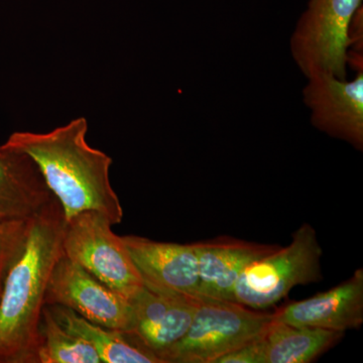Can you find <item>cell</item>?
<instances>
[{
	"mask_svg": "<svg viewBox=\"0 0 363 363\" xmlns=\"http://www.w3.org/2000/svg\"><path fill=\"white\" fill-rule=\"evenodd\" d=\"M65 228L56 197L28 221L25 243L0 292V363H37L45 293L64 255Z\"/></svg>",
	"mask_w": 363,
	"mask_h": 363,
	"instance_id": "cell-1",
	"label": "cell"
},
{
	"mask_svg": "<svg viewBox=\"0 0 363 363\" xmlns=\"http://www.w3.org/2000/svg\"><path fill=\"white\" fill-rule=\"evenodd\" d=\"M87 131V119L78 117L49 133L16 131L4 145L32 157L66 221L92 210L116 225L123 221V209L109 179L112 159L89 145Z\"/></svg>",
	"mask_w": 363,
	"mask_h": 363,
	"instance_id": "cell-2",
	"label": "cell"
},
{
	"mask_svg": "<svg viewBox=\"0 0 363 363\" xmlns=\"http://www.w3.org/2000/svg\"><path fill=\"white\" fill-rule=\"evenodd\" d=\"M322 255L316 231L309 223L302 224L288 247H279L245 267L234 291L235 302L267 310L295 286L321 281Z\"/></svg>",
	"mask_w": 363,
	"mask_h": 363,
	"instance_id": "cell-3",
	"label": "cell"
},
{
	"mask_svg": "<svg viewBox=\"0 0 363 363\" xmlns=\"http://www.w3.org/2000/svg\"><path fill=\"white\" fill-rule=\"evenodd\" d=\"M274 313L240 303L202 298L186 335L162 355L164 363H216L266 331Z\"/></svg>",
	"mask_w": 363,
	"mask_h": 363,
	"instance_id": "cell-4",
	"label": "cell"
},
{
	"mask_svg": "<svg viewBox=\"0 0 363 363\" xmlns=\"http://www.w3.org/2000/svg\"><path fill=\"white\" fill-rule=\"evenodd\" d=\"M360 9L362 0H309L291 38L294 61L306 78L347 79L350 26Z\"/></svg>",
	"mask_w": 363,
	"mask_h": 363,
	"instance_id": "cell-5",
	"label": "cell"
},
{
	"mask_svg": "<svg viewBox=\"0 0 363 363\" xmlns=\"http://www.w3.org/2000/svg\"><path fill=\"white\" fill-rule=\"evenodd\" d=\"M99 212L87 210L66 221L64 255L114 292L133 300L145 288L121 236Z\"/></svg>",
	"mask_w": 363,
	"mask_h": 363,
	"instance_id": "cell-6",
	"label": "cell"
},
{
	"mask_svg": "<svg viewBox=\"0 0 363 363\" xmlns=\"http://www.w3.org/2000/svg\"><path fill=\"white\" fill-rule=\"evenodd\" d=\"M45 305H61L91 323L131 335L135 316L130 300L63 255L57 262L45 293Z\"/></svg>",
	"mask_w": 363,
	"mask_h": 363,
	"instance_id": "cell-7",
	"label": "cell"
},
{
	"mask_svg": "<svg viewBox=\"0 0 363 363\" xmlns=\"http://www.w3.org/2000/svg\"><path fill=\"white\" fill-rule=\"evenodd\" d=\"M352 81L327 74L308 77L303 90L317 130L363 149V69Z\"/></svg>",
	"mask_w": 363,
	"mask_h": 363,
	"instance_id": "cell-8",
	"label": "cell"
},
{
	"mask_svg": "<svg viewBox=\"0 0 363 363\" xmlns=\"http://www.w3.org/2000/svg\"><path fill=\"white\" fill-rule=\"evenodd\" d=\"M143 285L159 293L198 297L199 272L195 243L161 242L142 236H121Z\"/></svg>",
	"mask_w": 363,
	"mask_h": 363,
	"instance_id": "cell-9",
	"label": "cell"
},
{
	"mask_svg": "<svg viewBox=\"0 0 363 363\" xmlns=\"http://www.w3.org/2000/svg\"><path fill=\"white\" fill-rule=\"evenodd\" d=\"M202 298L143 288L133 300L135 328L130 336L162 360L187 333ZM164 363V362H162Z\"/></svg>",
	"mask_w": 363,
	"mask_h": 363,
	"instance_id": "cell-10",
	"label": "cell"
},
{
	"mask_svg": "<svg viewBox=\"0 0 363 363\" xmlns=\"http://www.w3.org/2000/svg\"><path fill=\"white\" fill-rule=\"evenodd\" d=\"M274 319L293 326L344 332L363 323V269L324 293L284 306Z\"/></svg>",
	"mask_w": 363,
	"mask_h": 363,
	"instance_id": "cell-11",
	"label": "cell"
},
{
	"mask_svg": "<svg viewBox=\"0 0 363 363\" xmlns=\"http://www.w3.org/2000/svg\"><path fill=\"white\" fill-rule=\"evenodd\" d=\"M195 247L199 272L198 297L229 302H235L234 291L245 267L281 247L230 236L199 241Z\"/></svg>",
	"mask_w": 363,
	"mask_h": 363,
	"instance_id": "cell-12",
	"label": "cell"
},
{
	"mask_svg": "<svg viewBox=\"0 0 363 363\" xmlns=\"http://www.w3.org/2000/svg\"><path fill=\"white\" fill-rule=\"evenodd\" d=\"M54 198L32 157L0 145V220H28Z\"/></svg>",
	"mask_w": 363,
	"mask_h": 363,
	"instance_id": "cell-13",
	"label": "cell"
},
{
	"mask_svg": "<svg viewBox=\"0 0 363 363\" xmlns=\"http://www.w3.org/2000/svg\"><path fill=\"white\" fill-rule=\"evenodd\" d=\"M344 332L293 326L272 320L262 334L266 363H309L333 347Z\"/></svg>",
	"mask_w": 363,
	"mask_h": 363,
	"instance_id": "cell-14",
	"label": "cell"
},
{
	"mask_svg": "<svg viewBox=\"0 0 363 363\" xmlns=\"http://www.w3.org/2000/svg\"><path fill=\"white\" fill-rule=\"evenodd\" d=\"M47 306L52 317L63 328L94 348L102 363H162L154 353L130 343L126 339V334L91 323L64 306Z\"/></svg>",
	"mask_w": 363,
	"mask_h": 363,
	"instance_id": "cell-15",
	"label": "cell"
},
{
	"mask_svg": "<svg viewBox=\"0 0 363 363\" xmlns=\"http://www.w3.org/2000/svg\"><path fill=\"white\" fill-rule=\"evenodd\" d=\"M37 363H102L89 343L61 326L45 305Z\"/></svg>",
	"mask_w": 363,
	"mask_h": 363,
	"instance_id": "cell-16",
	"label": "cell"
},
{
	"mask_svg": "<svg viewBox=\"0 0 363 363\" xmlns=\"http://www.w3.org/2000/svg\"><path fill=\"white\" fill-rule=\"evenodd\" d=\"M28 220H0V288L28 234Z\"/></svg>",
	"mask_w": 363,
	"mask_h": 363,
	"instance_id": "cell-17",
	"label": "cell"
},
{
	"mask_svg": "<svg viewBox=\"0 0 363 363\" xmlns=\"http://www.w3.org/2000/svg\"><path fill=\"white\" fill-rule=\"evenodd\" d=\"M262 334L233 352L227 353L216 363H266Z\"/></svg>",
	"mask_w": 363,
	"mask_h": 363,
	"instance_id": "cell-18",
	"label": "cell"
},
{
	"mask_svg": "<svg viewBox=\"0 0 363 363\" xmlns=\"http://www.w3.org/2000/svg\"><path fill=\"white\" fill-rule=\"evenodd\" d=\"M0 292H1V288H0Z\"/></svg>",
	"mask_w": 363,
	"mask_h": 363,
	"instance_id": "cell-19",
	"label": "cell"
}]
</instances>
